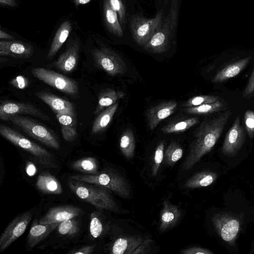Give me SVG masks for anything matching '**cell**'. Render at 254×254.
Returning <instances> with one entry per match:
<instances>
[{
  "label": "cell",
  "instance_id": "obj_1",
  "mask_svg": "<svg viewBox=\"0 0 254 254\" xmlns=\"http://www.w3.org/2000/svg\"><path fill=\"white\" fill-rule=\"evenodd\" d=\"M232 114L230 110L221 111L212 118L204 120L197 128L185 161L183 169L190 170L201 158L210 152L220 137Z\"/></svg>",
  "mask_w": 254,
  "mask_h": 254
},
{
  "label": "cell",
  "instance_id": "obj_2",
  "mask_svg": "<svg viewBox=\"0 0 254 254\" xmlns=\"http://www.w3.org/2000/svg\"><path fill=\"white\" fill-rule=\"evenodd\" d=\"M178 17V0H171L169 11L163 18L159 27L143 48L156 54L166 52L175 32Z\"/></svg>",
  "mask_w": 254,
  "mask_h": 254
},
{
  "label": "cell",
  "instance_id": "obj_3",
  "mask_svg": "<svg viewBox=\"0 0 254 254\" xmlns=\"http://www.w3.org/2000/svg\"><path fill=\"white\" fill-rule=\"evenodd\" d=\"M70 190L81 199L100 209L115 211L117 206L108 189L97 185L69 179Z\"/></svg>",
  "mask_w": 254,
  "mask_h": 254
},
{
  "label": "cell",
  "instance_id": "obj_4",
  "mask_svg": "<svg viewBox=\"0 0 254 254\" xmlns=\"http://www.w3.org/2000/svg\"><path fill=\"white\" fill-rule=\"evenodd\" d=\"M0 133L7 140L30 154L33 159L41 165L47 167H57L54 156L52 153L16 130L1 124Z\"/></svg>",
  "mask_w": 254,
  "mask_h": 254
},
{
  "label": "cell",
  "instance_id": "obj_5",
  "mask_svg": "<svg viewBox=\"0 0 254 254\" xmlns=\"http://www.w3.org/2000/svg\"><path fill=\"white\" fill-rule=\"evenodd\" d=\"M69 179L106 188L124 198L130 195V189L126 179L111 170H106L96 175H74Z\"/></svg>",
  "mask_w": 254,
  "mask_h": 254
},
{
  "label": "cell",
  "instance_id": "obj_6",
  "mask_svg": "<svg viewBox=\"0 0 254 254\" xmlns=\"http://www.w3.org/2000/svg\"><path fill=\"white\" fill-rule=\"evenodd\" d=\"M8 121L21 128L28 135L45 145L59 149L60 143L55 135L46 127L35 121L22 116L15 115Z\"/></svg>",
  "mask_w": 254,
  "mask_h": 254
},
{
  "label": "cell",
  "instance_id": "obj_7",
  "mask_svg": "<svg viewBox=\"0 0 254 254\" xmlns=\"http://www.w3.org/2000/svg\"><path fill=\"white\" fill-rule=\"evenodd\" d=\"M164 16V11L160 10L154 17L146 18L135 15L130 21V29L133 38L140 46L143 47L151 38L159 27Z\"/></svg>",
  "mask_w": 254,
  "mask_h": 254
},
{
  "label": "cell",
  "instance_id": "obj_8",
  "mask_svg": "<svg viewBox=\"0 0 254 254\" xmlns=\"http://www.w3.org/2000/svg\"><path fill=\"white\" fill-rule=\"evenodd\" d=\"M92 55L96 65L111 76L122 75L127 72L125 61L109 48L102 47L94 49Z\"/></svg>",
  "mask_w": 254,
  "mask_h": 254
},
{
  "label": "cell",
  "instance_id": "obj_9",
  "mask_svg": "<svg viewBox=\"0 0 254 254\" xmlns=\"http://www.w3.org/2000/svg\"><path fill=\"white\" fill-rule=\"evenodd\" d=\"M32 74L48 85L68 95L76 94L79 90L77 82L65 76L42 67L33 68Z\"/></svg>",
  "mask_w": 254,
  "mask_h": 254
},
{
  "label": "cell",
  "instance_id": "obj_10",
  "mask_svg": "<svg viewBox=\"0 0 254 254\" xmlns=\"http://www.w3.org/2000/svg\"><path fill=\"white\" fill-rule=\"evenodd\" d=\"M211 221L221 239L233 246L240 231L239 220L226 213H220L214 215Z\"/></svg>",
  "mask_w": 254,
  "mask_h": 254
},
{
  "label": "cell",
  "instance_id": "obj_11",
  "mask_svg": "<svg viewBox=\"0 0 254 254\" xmlns=\"http://www.w3.org/2000/svg\"><path fill=\"white\" fill-rule=\"evenodd\" d=\"M32 217L26 212L15 217L4 230L0 237V253L4 252L25 231Z\"/></svg>",
  "mask_w": 254,
  "mask_h": 254
},
{
  "label": "cell",
  "instance_id": "obj_12",
  "mask_svg": "<svg viewBox=\"0 0 254 254\" xmlns=\"http://www.w3.org/2000/svg\"><path fill=\"white\" fill-rule=\"evenodd\" d=\"M245 140L244 128L241 125L240 117L238 115L225 135L222 153L228 157L234 156L243 146Z\"/></svg>",
  "mask_w": 254,
  "mask_h": 254
},
{
  "label": "cell",
  "instance_id": "obj_13",
  "mask_svg": "<svg viewBox=\"0 0 254 254\" xmlns=\"http://www.w3.org/2000/svg\"><path fill=\"white\" fill-rule=\"evenodd\" d=\"M20 114H27L43 120H48L49 117L32 105L13 101H3L0 104V118L8 121L11 117Z\"/></svg>",
  "mask_w": 254,
  "mask_h": 254
},
{
  "label": "cell",
  "instance_id": "obj_14",
  "mask_svg": "<svg viewBox=\"0 0 254 254\" xmlns=\"http://www.w3.org/2000/svg\"><path fill=\"white\" fill-rule=\"evenodd\" d=\"M82 209L72 205L54 207L50 209L39 220V223L47 224L61 222L75 218L82 212Z\"/></svg>",
  "mask_w": 254,
  "mask_h": 254
},
{
  "label": "cell",
  "instance_id": "obj_15",
  "mask_svg": "<svg viewBox=\"0 0 254 254\" xmlns=\"http://www.w3.org/2000/svg\"><path fill=\"white\" fill-rule=\"evenodd\" d=\"M33 47L28 43L22 41H0V55L8 56L16 59H27L33 53Z\"/></svg>",
  "mask_w": 254,
  "mask_h": 254
},
{
  "label": "cell",
  "instance_id": "obj_16",
  "mask_svg": "<svg viewBox=\"0 0 254 254\" xmlns=\"http://www.w3.org/2000/svg\"><path fill=\"white\" fill-rule=\"evenodd\" d=\"M178 103L175 101H169L160 103L150 108L146 117L149 128L154 129L164 119L175 111Z\"/></svg>",
  "mask_w": 254,
  "mask_h": 254
},
{
  "label": "cell",
  "instance_id": "obj_17",
  "mask_svg": "<svg viewBox=\"0 0 254 254\" xmlns=\"http://www.w3.org/2000/svg\"><path fill=\"white\" fill-rule=\"evenodd\" d=\"M36 95L47 104L56 114L67 113L75 115L73 105L67 100L46 92H37Z\"/></svg>",
  "mask_w": 254,
  "mask_h": 254
},
{
  "label": "cell",
  "instance_id": "obj_18",
  "mask_svg": "<svg viewBox=\"0 0 254 254\" xmlns=\"http://www.w3.org/2000/svg\"><path fill=\"white\" fill-rule=\"evenodd\" d=\"M79 49V43L75 42L59 57L55 63V65L64 72L72 71L78 62Z\"/></svg>",
  "mask_w": 254,
  "mask_h": 254
},
{
  "label": "cell",
  "instance_id": "obj_19",
  "mask_svg": "<svg viewBox=\"0 0 254 254\" xmlns=\"http://www.w3.org/2000/svg\"><path fill=\"white\" fill-rule=\"evenodd\" d=\"M160 218L159 229L163 232L174 227L179 220L181 212L177 205L166 200L163 203Z\"/></svg>",
  "mask_w": 254,
  "mask_h": 254
},
{
  "label": "cell",
  "instance_id": "obj_20",
  "mask_svg": "<svg viewBox=\"0 0 254 254\" xmlns=\"http://www.w3.org/2000/svg\"><path fill=\"white\" fill-rule=\"evenodd\" d=\"M59 223L41 224L35 220L27 237V247L30 249L35 247L46 238L59 225Z\"/></svg>",
  "mask_w": 254,
  "mask_h": 254
},
{
  "label": "cell",
  "instance_id": "obj_21",
  "mask_svg": "<svg viewBox=\"0 0 254 254\" xmlns=\"http://www.w3.org/2000/svg\"><path fill=\"white\" fill-rule=\"evenodd\" d=\"M251 57L233 62L220 70L212 80L213 83H221L238 75L248 65Z\"/></svg>",
  "mask_w": 254,
  "mask_h": 254
},
{
  "label": "cell",
  "instance_id": "obj_22",
  "mask_svg": "<svg viewBox=\"0 0 254 254\" xmlns=\"http://www.w3.org/2000/svg\"><path fill=\"white\" fill-rule=\"evenodd\" d=\"M142 242V238L138 236L118 238L115 241L111 253L113 254H132Z\"/></svg>",
  "mask_w": 254,
  "mask_h": 254
},
{
  "label": "cell",
  "instance_id": "obj_23",
  "mask_svg": "<svg viewBox=\"0 0 254 254\" xmlns=\"http://www.w3.org/2000/svg\"><path fill=\"white\" fill-rule=\"evenodd\" d=\"M71 30L72 25L69 21H64L61 24L53 38L47 55L48 59H52L55 56L67 39Z\"/></svg>",
  "mask_w": 254,
  "mask_h": 254
},
{
  "label": "cell",
  "instance_id": "obj_24",
  "mask_svg": "<svg viewBox=\"0 0 254 254\" xmlns=\"http://www.w3.org/2000/svg\"><path fill=\"white\" fill-rule=\"evenodd\" d=\"M103 11L105 22L108 30L114 35L122 37L123 31L118 14L108 0H104Z\"/></svg>",
  "mask_w": 254,
  "mask_h": 254
},
{
  "label": "cell",
  "instance_id": "obj_25",
  "mask_svg": "<svg viewBox=\"0 0 254 254\" xmlns=\"http://www.w3.org/2000/svg\"><path fill=\"white\" fill-rule=\"evenodd\" d=\"M217 178L215 172L204 170L194 174L189 178L184 185L187 189H195L207 187L213 184Z\"/></svg>",
  "mask_w": 254,
  "mask_h": 254
},
{
  "label": "cell",
  "instance_id": "obj_26",
  "mask_svg": "<svg viewBox=\"0 0 254 254\" xmlns=\"http://www.w3.org/2000/svg\"><path fill=\"white\" fill-rule=\"evenodd\" d=\"M36 187L46 193L60 194L63 192L60 182L49 173H43L38 177Z\"/></svg>",
  "mask_w": 254,
  "mask_h": 254
},
{
  "label": "cell",
  "instance_id": "obj_27",
  "mask_svg": "<svg viewBox=\"0 0 254 254\" xmlns=\"http://www.w3.org/2000/svg\"><path fill=\"white\" fill-rule=\"evenodd\" d=\"M118 106L119 103L117 102L98 115L92 127L91 131L93 134L101 132L108 127L117 110Z\"/></svg>",
  "mask_w": 254,
  "mask_h": 254
},
{
  "label": "cell",
  "instance_id": "obj_28",
  "mask_svg": "<svg viewBox=\"0 0 254 254\" xmlns=\"http://www.w3.org/2000/svg\"><path fill=\"white\" fill-rule=\"evenodd\" d=\"M227 103L222 99L214 102L204 104L195 107H187L185 109L186 112L191 114L206 115L215 112H221L227 109Z\"/></svg>",
  "mask_w": 254,
  "mask_h": 254
},
{
  "label": "cell",
  "instance_id": "obj_29",
  "mask_svg": "<svg viewBox=\"0 0 254 254\" xmlns=\"http://www.w3.org/2000/svg\"><path fill=\"white\" fill-rule=\"evenodd\" d=\"M124 96L121 91L108 89L102 92L99 96L98 104L94 112L95 115H98L108 107L113 105Z\"/></svg>",
  "mask_w": 254,
  "mask_h": 254
},
{
  "label": "cell",
  "instance_id": "obj_30",
  "mask_svg": "<svg viewBox=\"0 0 254 254\" xmlns=\"http://www.w3.org/2000/svg\"><path fill=\"white\" fill-rule=\"evenodd\" d=\"M135 139L131 129L127 128L122 133L120 147L123 154L127 159L133 157L135 151Z\"/></svg>",
  "mask_w": 254,
  "mask_h": 254
},
{
  "label": "cell",
  "instance_id": "obj_31",
  "mask_svg": "<svg viewBox=\"0 0 254 254\" xmlns=\"http://www.w3.org/2000/svg\"><path fill=\"white\" fill-rule=\"evenodd\" d=\"M71 167L87 174L96 175L100 173L96 159L92 157L81 158L73 162Z\"/></svg>",
  "mask_w": 254,
  "mask_h": 254
},
{
  "label": "cell",
  "instance_id": "obj_32",
  "mask_svg": "<svg viewBox=\"0 0 254 254\" xmlns=\"http://www.w3.org/2000/svg\"><path fill=\"white\" fill-rule=\"evenodd\" d=\"M196 117L187 119L183 121L172 123L164 126L161 131L164 133H177L184 132L198 123Z\"/></svg>",
  "mask_w": 254,
  "mask_h": 254
},
{
  "label": "cell",
  "instance_id": "obj_33",
  "mask_svg": "<svg viewBox=\"0 0 254 254\" xmlns=\"http://www.w3.org/2000/svg\"><path fill=\"white\" fill-rule=\"evenodd\" d=\"M183 154L182 147L175 141H172L165 151L166 163L169 165H174L182 158Z\"/></svg>",
  "mask_w": 254,
  "mask_h": 254
},
{
  "label": "cell",
  "instance_id": "obj_34",
  "mask_svg": "<svg viewBox=\"0 0 254 254\" xmlns=\"http://www.w3.org/2000/svg\"><path fill=\"white\" fill-rule=\"evenodd\" d=\"M78 230V224L74 218L61 222L58 225V229L60 234L68 236L74 235Z\"/></svg>",
  "mask_w": 254,
  "mask_h": 254
},
{
  "label": "cell",
  "instance_id": "obj_35",
  "mask_svg": "<svg viewBox=\"0 0 254 254\" xmlns=\"http://www.w3.org/2000/svg\"><path fill=\"white\" fill-rule=\"evenodd\" d=\"M219 99V97L213 95L197 96L189 99L182 106L185 107H195L204 104L213 103Z\"/></svg>",
  "mask_w": 254,
  "mask_h": 254
},
{
  "label": "cell",
  "instance_id": "obj_36",
  "mask_svg": "<svg viewBox=\"0 0 254 254\" xmlns=\"http://www.w3.org/2000/svg\"><path fill=\"white\" fill-rule=\"evenodd\" d=\"M164 143L161 142L156 148L154 152L153 164L152 168V175L156 176L157 175L160 164L164 158Z\"/></svg>",
  "mask_w": 254,
  "mask_h": 254
},
{
  "label": "cell",
  "instance_id": "obj_37",
  "mask_svg": "<svg viewBox=\"0 0 254 254\" xmlns=\"http://www.w3.org/2000/svg\"><path fill=\"white\" fill-rule=\"evenodd\" d=\"M89 229L90 234L94 238L99 237L103 230V224L101 221L94 213L91 215Z\"/></svg>",
  "mask_w": 254,
  "mask_h": 254
},
{
  "label": "cell",
  "instance_id": "obj_38",
  "mask_svg": "<svg viewBox=\"0 0 254 254\" xmlns=\"http://www.w3.org/2000/svg\"><path fill=\"white\" fill-rule=\"evenodd\" d=\"M244 124L248 136L250 138L254 137V111L248 110L244 114Z\"/></svg>",
  "mask_w": 254,
  "mask_h": 254
},
{
  "label": "cell",
  "instance_id": "obj_39",
  "mask_svg": "<svg viewBox=\"0 0 254 254\" xmlns=\"http://www.w3.org/2000/svg\"><path fill=\"white\" fill-rule=\"evenodd\" d=\"M112 7L116 11L121 24L124 25L126 21V11L122 0H108Z\"/></svg>",
  "mask_w": 254,
  "mask_h": 254
},
{
  "label": "cell",
  "instance_id": "obj_40",
  "mask_svg": "<svg viewBox=\"0 0 254 254\" xmlns=\"http://www.w3.org/2000/svg\"><path fill=\"white\" fill-rule=\"evenodd\" d=\"M61 132L64 139L69 142L75 140L77 135L76 128L73 126L62 125Z\"/></svg>",
  "mask_w": 254,
  "mask_h": 254
},
{
  "label": "cell",
  "instance_id": "obj_41",
  "mask_svg": "<svg viewBox=\"0 0 254 254\" xmlns=\"http://www.w3.org/2000/svg\"><path fill=\"white\" fill-rule=\"evenodd\" d=\"M56 117L59 122L62 125L73 126L75 125V115L62 113L56 114Z\"/></svg>",
  "mask_w": 254,
  "mask_h": 254
},
{
  "label": "cell",
  "instance_id": "obj_42",
  "mask_svg": "<svg viewBox=\"0 0 254 254\" xmlns=\"http://www.w3.org/2000/svg\"><path fill=\"white\" fill-rule=\"evenodd\" d=\"M10 83L12 86L17 89H24L28 86L29 81L25 77L18 75L12 79Z\"/></svg>",
  "mask_w": 254,
  "mask_h": 254
},
{
  "label": "cell",
  "instance_id": "obj_43",
  "mask_svg": "<svg viewBox=\"0 0 254 254\" xmlns=\"http://www.w3.org/2000/svg\"><path fill=\"white\" fill-rule=\"evenodd\" d=\"M254 94V67L251 75L249 79L248 83L243 92V97L249 98Z\"/></svg>",
  "mask_w": 254,
  "mask_h": 254
},
{
  "label": "cell",
  "instance_id": "obj_44",
  "mask_svg": "<svg viewBox=\"0 0 254 254\" xmlns=\"http://www.w3.org/2000/svg\"><path fill=\"white\" fill-rule=\"evenodd\" d=\"M183 254H213L210 250L200 247H190L183 250L181 251Z\"/></svg>",
  "mask_w": 254,
  "mask_h": 254
},
{
  "label": "cell",
  "instance_id": "obj_45",
  "mask_svg": "<svg viewBox=\"0 0 254 254\" xmlns=\"http://www.w3.org/2000/svg\"><path fill=\"white\" fill-rule=\"evenodd\" d=\"M96 245L86 246L79 249L71 251L68 253L72 254H90L93 252Z\"/></svg>",
  "mask_w": 254,
  "mask_h": 254
},
{
  "label": "cell",
  "instance_id": "obj_46",
  "mask_svg": "<svg viewBox=\"0 0 254 254\" xmlns=\"http://www.w3.org/2000/svg\"><path fill=\"white\" fill-rule=\"evenodd\" d=\"M151 240L149 239H146L136 248V249L133 252L132 254H144L146 252L145 250H146L147 248L149 246Z\"/></svg>",
  "mask_w": 254,
  "mask_h": 254
},
{
  "label": "cell",
  "instance_id": "obj_47",
  "mask_svg": "<svg viewBox=\"0 0 254 254\" xmlns=\"http://www.w3.org/2000/svg\"><path fill=\"white\" fill-rule=\"evenodd\" d=\"M26 172L29 176H33L36 173V168L33 163L28 162L26 166Z\"/></svg>",
  "mask_w": 254,
  "mask_h": 254
},
{
  "label": "cell",
  "instance_id": "obj_48",
  "mask_svg": "<svg viewBox=\"0 0 254 254\" xmlns=\"http://www.w3.org/2000/svg\"><path fill=\"white\" fill-rule=\"evenodd\" d=\"M0 39L1 40L2 39H6V40H14V37L9 34L5 32L2 30H0Z\"/></svg>",
  "mask_w": 254,
  "mask_h": 254
},
{
  "label": "cell",
  "instance_id": "obj_49",
  "mask_svg": "<svg viewBox=\"0 0 254 254\" xmlns=\"http://www.w3.org/2000/svg\"><path fill=\"white\" fill-rule=\"evenodd\" d=\"M0 3L1 5L9 6H15L16 5V0H0Z\"/></svg>",
  "mask_w": 254,
  "mask_h": 254
},
{
  "label": "cell",
  "instance_id": "obj_50",
  "mask_svg": "<svg viewBox=\"0 0 254 254\" xmlns=\"http://www.w3.org/2000/svg\"><path fill=\"white\" fill-rule=\"evenodd\" d=\"M74 3L76 5L80 4H85L89 2L91 0H74Z\"/></svg>",
  "mask_w": 254,
  "mask_h": 254
}]
</instances>
